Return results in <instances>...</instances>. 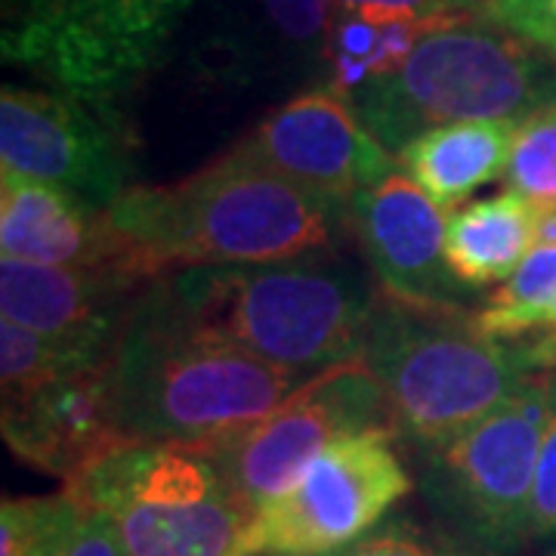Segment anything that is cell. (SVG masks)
Here are the masks:
<instances>
[{
    "label": "cell",
    "instance_id": "cell-1",
    "mask_svg": "<svg viewBox=\"0 0 556 556\" xmlns=\"http://www.w3.org/2000/svg\"><path fill=\"white\" fill-rule=\"evenodd\" d=\"M306 378L201 328L164 278L127 318L112 353V387L134 442L207 448L273 415Z\"/></svg>",
    "mask_w": 556,
    "mask_h": 556
},
{
    "label": "cell",
    "instance_id": "cell-2",
    "mask_svg": "<svg viewBox=\"0 0 556 556\" xmlns=\"http://www.w3.org/2000/svg\"><path fill=\"white\" fill-rule=\"evenodd\" d=\"M109 217L149 276L164 278L195 266L276 263L331 248L346 211L232 149L170 186H130Z\"/></svg>",
    "mask_w": 556,
    "mask_h": 556
},
{
    "label": "cell",
    "instance_id": "cell-3",
    "mask_svg": "<svg viewBox=\"0 0 556 556\" xmlns=\"http://www.w3.org/2000/svg\"><path fill=\"white\" fill-rule=\"evenodd\" d=\"M164 285L201 328L300 378L362 356L380 298L375 276L331 248L276 263L179 269Z\"/></svg>",
    "mask_w": 556,
    "mask_h": 556
},
{
    "label": "cell",
    "instance_id": "cell-4",
    "mask_svg": "<svg viewBox=\"0 0 556 556\" xmlns=\"http://www.w3.org/2000/svg\"><path fill=\"white\" fill-rule=\"evenodd\" d=\"M556 102V65L517 35L473 13H442L393 78L362 87V124L390 149L442 124L517 121Z\"/></svg>",
    "mask_w": 556,
    "mask_h": 556
},
{
    "label": "cell",
    "instance_id": "cell-5",
    "mask_svg": "<svg viewBox=\"0 0 556 556\" xmlns=\"http://www.w3.org/2000/svg\"><path fill=\"white\" fill-rule=\"evenodd\" d=\"M399 437L437 445L492 415L535 378L501 340L482 334L477 309L417 306L380 291L362 343Z\"/></svg>",
    "mask_w": 556,
    "mask_h": 556
},
{
    "label": "cell",
    "instance_id": "cell-6",
    "mask_svg": "<svg viewBox=\"0 0 556 556\" xmlns=\"http://www.w3.org/2000/svg\"><path fill=\"white\" fill-rule=\"evenodd\" d=\"M195 0H0L3 62L115 115Z\"/></svg>",
    "mask_w": 556,
    "mask_h": 556
},
{
    "label": "cell",
    "instance_id": "cell-7",
    "mask_svg": "<svg viewBox=\"0 0 556 556\" xmlns=\"http://www.w3.org/2000/svg\"><path fill=\"white\" fill-rule=\"evenodd\" d=\"M62 495L112 519L127 556H244L254 517L211 457L167 442L121 448Z\"/></svg>",
    "mask_w": 556,
    "mask_h": 556
},
{
    "label": "cell",
    "instance_id": "cell-8",
    "mask_svg": "<svg viewBox=\"0 0 556 556\" xmlns=\"http://www.w3.org/2000/svg\"><path fill=\"white\" fill-rule=\"evenodd\" d=\"M554 399L556 375H535L473 427L417 448L420 492L470 551L514 556L532 541V485Z\"/></svg>",
    "mask_w": 556,
    "mask_h": 556
},
{
    "label": "cell",
    "instance_id": "cell-9",
    "mask_svg": "<svg viewBox=\"0 0 556 556\" xmlns=\"http://www.w3.org/2000/svg\"><path fill=\"white\" fill-rule=\"evenodd\" d=\"M396 430L340 439L306 473L251 517L244 556H340L383 526L412 492Z\"/></svg>",
    "mask_w": 556,
    "mask_h": 556
},
{
    "label": "cell",
    "instance_id": "cell-10",
    "mask_svg": "<svg viewBox=\"0 0 556 556\" xmlns=\"http://www.w3.org/2000/svg\"><path fill=\"white\" fill-rule=\"evenodd\" d=\"M371 430H396V420L368 365L350 358L303 380L251 430L199 452L217 464L244 507L257 514L288 492L325 448Z\"/></svg>",
    "mask_w": 556,
    "mask_h": 556
},
{
    "label": "cell",
    "instance_id": "cell-11",
    "mask_svg": "<svg viewBox=\"0 0 556 556\" xmlns=\"http://www.w3.org/2000/svg\"><path fill=\"white\" fill-rule=\"evenodd\" d=\"M0 170L62 186L100 211L130 189V155L112 112L20 84L0 90Z\"/></svg>",
    "mask_w": 556,
    "mask_h": 556
},
{
    "label": "cell",
    "instance_id": "cell-12",
    "mask_svg": "<svg viewBox=\"0 0 556 556\" xmlns=\"http://www.w3.org/2000/svg\"><path fill=\"white\" fill-rule=\"evenodd\" d=\"M236 149L340 211L396 174L399 164L362 124L353 100L328 84L273 109Z\"/></svg>",
    "mask_w": 556,
    "mask_h": 556
},
{
    "label": "cell",
    "instance_id": "cell-13",
    "mask_svg": "<svg viewBox=\"0 0 556 556\" xmlns=\"http://www.w3.org/2000/svg\"><path fill=\"white\" fill-rule=\"evenodd\" d=\"M358 251L387 298L417 306L470 309L477 291L460 285L445 257L448 214L415 179L390 174L346 207Z\"/></svg>",
    "mask_w": 556,
    "mask_h": 556
},
{
    "label": "cell",
    "instance_id": "cell-14",
    "mask_svg": "<svg viewBox=\"0 0 556 556\" xmlns=\"http://www.w3.org/2000/svg\"><path fill=\"white\" fill-rule=\"evenodd\" d=\"M0 430L13 455L65 482L134 445L121 427L112 358L31 390L3 393Z\"/></svg>",
    "mask_w": 556,
    "mask_h": 556
},
{
    "label": "cell",
    "instance_id": "cell-15",
    "mask_svg": "<svg viewBox=\"0 0 556 556\" xmlns=\"http://www.w3.org/2000/svg\"><path fill=\"white\" fill-rule=\"evenodd\" d=\"M155 281L137 269H60L0 260V318L43 338L115 353L139 298Z\"/></svg>",
    "mask_w": 556,
    "mask_h": 556
},
{
    "label": "cell",
    "instance_id": "cell-16",
    "mask_svg": "<svg viewBox=\"0 0 556 556\" xmlns=\"http://www.w3.org/2000/svg\"><path fill=\"white\" fill-rule=\"evenodd\" d=\"M0 248L3 260L60 269H149L130 241L115 229L109 211L78 199L75 192L0 170ZM161 281V278H152Z\"/></svg>",
    "mask_w": 556,
    "mask_h": 556
},
{
    "label": "cell",
    "instance_id": "cell-17",
    "mask_svg": "<svg viewBox=\"0 0 556 556\" xmlns=\"http://www.w3.org/2000/svg\"><path fill=\"white\" fill-rule=\"evenodd\" d=\"M517 121H460L415 137L399 152V167L448 214L477 189L507 174Z\"/></svg>",
    "mask_w": 556,
    "mask_h": 556
},
{
    "label": "cell",
    "instance_id": "cell-18",
    "mask_svg": "<svg viewBox=\"0 0 556 556\" xmlns=\"http://www.w3.org/2000/svg\"><path fill=\"white\" fill-rule=\"evenodd\" d=\"M538 251V204L507 189L448 214L445 257L470 291L507 285Z\"/></svg>",
    "mask_w": 556,
    "mask_h": 556
},
{
    "label": "cell",
    "instance_id": "cell-19",
    "mask_svg": "<svg viewBox=\"0 0 556 556\" xmlns=\"http://www.w3.org/2000/svg\"><path fill=\"white\" fill-rule=\"evenodd\" d=\"M482 334L507 343L532 375H556V248H538L477 309Z\"/></svg>",
    "mask_w": 556,
    "mask_h": 556
},
{
    "label": "cell",
    "instance_id": "cell-20",
    "mask_svg": "<svg viewBox=\"0 0 556 556\" xmlns=\"http://www.w3.org/2000/svg\"><path fill=\"white\" fill-rule=\"evenodd\" d=\"M105 358H112V353H102V350L84 346L75 340L43 338L38 331H28L10 318H0V383H3V393L31 390L38 383L62 378L68 371L100 365Z\"/></svg>",
    "mask_w": 556,
    "mask_h": 556
},
{
    "label": "cell",
    "instance_id": "cell-21",
    "mask_svg": "<svg viewBox=\"0 0 556 556\" xmlns=\"http://www.w3.org/2000/svg\"><path fill=\"white\" fill-rule=\"evenodd\" d=\"M504 177L522 199L538 207H556V102L519 124Z\"/></svg>",
    "mask_w": 556,
    "mask_h": 556
},
{
    "label": "cell",
    "instance_id": "cell-22",
    "mask_svg": "<svg viewBox=\"0 0 556 556\" xmlns=\"http://www.w3.org/2000/svg\"><path fill=\"white\" fill-rule=\"evenodd\" d=\"M263 35L285 62H325L331 0H260Z\"/></svg>",
    "mask_w": 556,
    "mask_h": 556
},
{
    "label": "cell",
    "instance_id": "cell-23",
    "mask_svg": "<svg viewBox=\"0 0 556 556\" xmlns=\"http://www.w3.org/2000/svg\"><path fill=\"white\" fill-rule=\"evenodd\" d=\"M35 556H127L112 519L100 510H87L62 495V507L53 526L40 541Z\"/></svg>",
    "mask_w": 556,
    "mask_h": 556
},
{
    "label": "cell",
    "instance_id": "cell-24",
    "mask_svg": "<svg viewBox=\"0 0 556 556\" xmlns=\"http://www.w3.org/2000/svg\"><path fill=\"white\" fill-rule=\"evenodd\" d=\"M340 556H482L467 544L445 535H433L430 529L417 526L415 519H390L368 538H362L356 547Z\"/></svg>",
    "mask_w": 556,
    "mask_h": 556
},
{
    "label": "cell",
    "instance_id": "cell-25",
    "mask_svg": "<svg viewBox=\"0 0 556 556\" xmlns=\"http://www.w3.org/2000/svg\"><path fill=\"white\" fill-rule=\"evenodd\" d=\"M56 497H7L0 507V556H35L60 514Z\"/></svg>",
    "mask_w": 556,
    "mask_h": 556
},
{
    "label": "cell",
    "instance_id": "cell-26",
    "mask_svg": "<svg viewBox=\"0 0 556 556\" xmlns=\"http://www.w3.org/2000/svg\"><path fill=\"white\" fill-rule=\"evenodd\" d=\"M556 65V0H497L482 13Z\"/></svg>",
    "mask_w": 556,
    "mask_h": 556
},
{
    "label": "cell",
    "instance_id": "cell-27",
    "mask_svg": "<svg viewBox=\"0 0 556 556\" xmlns=\"http://www.w3.org/2000/svg\"><path fill=\"white\" fill-rule=\"evenodd\" d=\"M529 535L532 541H556V399L544 439H541V455H538Z\"/></svg>",
    "mask_w": 556,
    "mask_h": 556
},
{
    "label": "cell",
    "instance_id": "cell-28",
    "mask_svg": "<svg viewBox=\"0 0 556 556\" xmlns=\"http://www.w3.org/2000/svg\"><path fill=\"white\" fill-rule=\"evenodd\" d=\"M331 13H346V16H362L368 22H417L452 13L445 0H331Z\"/></svg>",
    "mask_w": 556,
    "mask_h": 556
},
{
    "label": "cell",
    "instance_id": "cell-29",
    "mask_svg": "<svg viewBox=\"0 0 556 556\" xmlns=\"http://www.w3.org/2000/svg\"><path fill=\"white\" fill-rule=\"evenodd\" d=\"M538 248H556V207H538Z\"/></svg>",
    "mask_w": 556,
    "mask_h": 556
},
{
    "label": "cell",
    "instance_id": "cell-30",
    "mask_svg": "<svg viewBox=\"0 0 556 556\" xmlns=\"http://www.w3.org/2000/svg\"><path fill=\"white\" fill-rule=\"evenodd\" d=\"M497 0H445V7L452 13H473V16H482L489 7H495Z\"/></svg>",
    "mask_w": 556,
    "mask_h": 556
},
{
    "label": "cell",
    "instance_id": "cell-31",
    "mask_svg": "<svg viewBox=\"0 0 556 556\" xmlns=\"http://www.w3.org/2000/svg\"><path fill=\"white\" fill-rule=\"evenodd\" d=\"M547 556H556V554H547Z\"/></svg>",
    "mask_w": 556,
    "mask_h": 556
}]
</instances>
